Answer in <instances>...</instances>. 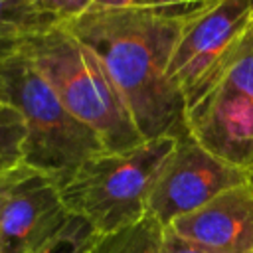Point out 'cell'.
Wrapping results in <instances>:
<instances>
[{
  "label": "cell",
  "instance_id": "1",
  "mask_svg": "<svg viewBox=\"0 0 253 253\" xmlns=\"http://www.w3.org/2000/svg\"><path fill=\"white\" fill-rule=\"evenodd\" d=\"M184 20L136 8H89L61 22L99 57L144 140L188 134L186 99L168 75Z\"/></svg>",
  "mask_w": 253,
  "mask_h": 253
},
{
  "label": "cell",
  "instance_id": "2",
  "mask_svg": "<svg viewBox=\"0 0 253 253\" xmlns=\"http://www.w3.org/2000/svg\"><path fill=\"white\" fill-rule=\"evenodd\" d=\"M20 53L47 81L65 109L101 138L107 152L130 150L144 142L99 57L63 24L30 38Z\"/></svg>",
  "mask_w": 253,
  "mask_h": 253
},
{
  "label": "cell",
  "instance_id": "3",
  "mask_svg": "<svg viewBox=\"0 0 253 253\" xmlns=\"http://www.w3.org/2000/svg\"><path fill=\"white\" fill-rule=\"evenodd\" d=\"M0 101L24 119V166L65 184L89 158L105 152L101 138L75 119L38 69L18 51L0 61Z\"/></svg>",
  "mask_w": 253,
  "mask_h": 253
},
{
  "label": "cell",
  "instance_id": "4",
  "mask_svg": "<svg viewBox=\"0 0 253 253\" xmlns=\"http://www.w3.org/2000/svg\"><path fill=\"white\" fill-rule=\"evenodd\" d=\"M178 138L160 136L123 152H101L85 160L59 186L71 215L85 219L97 235H111L146 215L156 176Z\"/></svg>",
  "mask_w": 253,
  "mask_h": 253
},
{
  "label": "cell",
  "instance_id": "5",
  "mask_svg": "<svg viewBox=\"0 0 253 253\" xmlns=\"http://www.w3.org/2000/svg\"><path fill=\"white\" fill-rule=\"evenodd\" d=\"M188 134L213 156L253 170V28L221 69L186 101Z\"/></svg>",
  "mask_w": 253,
  "mask_h": 253
},
{
  "label": "cell",
  "instance_id": "6",
  "mask_svg": "<svg viewBox=\"0 0 253 253\" xmlns=\"http://www.w3.org/2000/svg\"><path fill=\"white\" fill-rule=\"evenodd\" d=\"M253 28V0H211L182 22L168 75L192 99L237 51Z\"/></svg>",
  "mask_w": 253,
  "mask_h": 253
},
{
  "label": "cell",
  "instance_id": "7",
  "mask_svg": "<svg viewBox=\"0 0 253 253\" xmlns=\"http://www.w3.org/2000/svg\"><path fill=\"white\" fill-rule=\"evenodd\" d=\"M245 182H249V172L223 162L186 134L176 140L164 160L148 196L146 213L168 227L174 219Z\"/></svg>",
  "mask_w": 253,
  "mask_h": 253
},
{
  "label": "cell",
  "instance_id": "8",
  "mask_svg": "<svg viewBox=\"0 0 253 253\" xmlns=\"http://www.w3.org/2000/svg\"><path fill=\"white\" fill-rule=\"evenodd\" d=\"M59 186L26 166L0 184V253H36L69 221Z\"/></svg>",
  "mask_w": 253,
  "mask_h": 253
},
{
  "label": "cell",
  "instance_id": "9",
  "mask_svg": "<svg viewBox=\"0 0 253 253\" xmlns=\"http://www.w3.org/2000/svg\"><path fill=\"white\" fill-rule=\"evenodd\" d=\"M168 229L208 253H253V184L219 194Z\"/></svg>",
  "mask_w": 253,
  "mask_h": 253
},
{
  "label": "cell",
  "instance_id": "10",
  "mask_svg": "<svg viewBox=\"0 0 253 253\" xmlns=\"http://www.w3.org/2000/svg\"><path fill=\"white\" fill-rule=\"evenodd\" d=\"M61 24L34 0H0V61L20 51L34 36Z\"/></svg>",
  "mask_w": 253,
  "mask_h": 253
},
{
  "label": "cell",
  "instance_id": "11",
  "mask_svg": "<svg viewBox=\"0 0 253 253\" xmlns=\"http://www.w3.org/2000/svg\"><path fill=\"white\" fill-rule=\"evenodd\" d=\"M162 235L164 227L146 213L138 223L99 237L91 253H160Z\"/></svg>",
  "mask_w": 253,
  "mask_h": 253
},
{
  "label": "cell",
  "instance_id": "12",
  "mask_svg": "<svg viewBox=\"0 0 253 253\" xmlns=\"http://www.w3.org/2000/svg\"><path fill=\"white\" fill-rule=\"evenodd\" d=\"M26 125L22 115L8 103L0 101V178L24 166Z\"/></svg>",
  "mask_w": 253,
  "mask_h": 253
},
{
  "label": "cell",
  "instance_id": "13",
  "mask_svg": "<svg viewBox=\"0 0 253 253\" xmlns=\"http://www.w3.org/2000/svg\"><path fill=\"white\" fill-rule=\"evenodd\" d=\"M99 237L85 219L71 215L63 229L36 253H91Z\"/></svg>",
  "mask_w": 253,
  "mask_h": 253
},
{
  "label": "cell",
  "instance_id": "14",
  "mask_svg": "<svg viewBox=\"0 0 253 253\" xmlns=\"http://www.w3.org/2000/svg\"><path fill=\"white\" fill-rule=\"evenodd\" d=\"M211 0H95L91 8H136L166 18H188Z\"/></svg>",
  "mask_w": 253,
  "mask_h": 253
},
{
  "label": "cell",
  "instance_id": "15",
  "mask_svg": "<svg viewBox=\"0 0 253 253\" xmlns=\"http://www.w3.org/2000/svg\"><path fill=\"white\" fill-rule=\"evenodd\" d=\"M38 6L59 18V22H65L93 6L95 0H34Z\"/></svg>",
  "mask_w": 253,
  "mask_h": 253
},
{
  "label": "cell",
  "instance_id": "16",
  "mask_svg": "<svg viewBox=\"0 0 253 253\" xmlns=\"http://www.w3.org/2000/svg\"><path fill=\"white\" fill-rule=\"evenodd\" d=\"M160 253H208L200 247H196L194 243L178 237L174 231H170L168 227H164V235H162V245H160Z\"/></svg>",
  "mask_w": 253,
  "mask_h": 253
},
{
  "label": "cell",
  "instance_id": "17",
  "mask_svg": "<svg viewBox=\"0 0 253 253\" xmlns=\"http://www.w3.org/2000/svg\"><path fill=\"white\" fill-rule=\"evenodd\" d=\"M249 182L253 184V170H249Z\"/></svg>",
  "mask_w": 253,
  "mask_h": 253
},
{
  "label": "cell",
  "instance_id": "18",
  "mask_svg": "<svg viewBox=\"0 0 253 253\" xmlns=\"http://www.w3.org/2000/svg\"><path fill=\"white\" fill-rule=\"evenodd\" d=\"M4 178H6V176H4ZM4 178H0V184H2V180H4Z\"/></svg>",
  "mask_w": 253,
  "mask_h": 253
}]
</instances>
